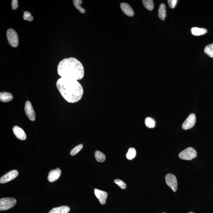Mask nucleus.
I'll list each match as a JSON object with an SVG mask.
<instances>
[{"mask_svg": "<svg viewBox=\"0 0 213 213\" xmlns=\"http://www.w3.org/2000/svg\"><path fill=\"white\" fill-rule=\"evenodd\" d=\"M13 99V96L11 93L4 92L0 93V100L3 102H8L11 101Z\"/></svg>", "mask_w": 213, "mask_h": 213, "instance_id": "obj_15", "label": "nucleus"}, {"mask_svg": "<svg viewBox=\"0 0 213 213\" xmlns=\"http://www.w3.org/2000/svg\"><path fill=\"white\" fill-rule=\"evenodd\" d=\"M165 180L167 185L170 187L174 192H176L177 189L178 183L175 176L171 173L167 174Z\"/></svg>", "mask_w": 213, "mask_h": 213, "instance_id": "obj_6", "label": "nucleus"}, {"mask_svg": "<svg viewBox=\"0 0 213 213\" xmlns=\"http://www.w3.org/2000/svg\"><path fill=\"white\" fill-rule=\"evenodd\" d=\"M94 193L96 198L98 199L99 202L102 204H106L108 194L105 191L100 190L97 189H94Z\"/></svg>", "mask_w": 213, "mask_h": 213, "instance_id": "obj_12", "label": "nucleus"}, {"mask_svg": "<svg viewBox=\"0 0 213 213\" xmlns=\"http://www.w3.org/2000/svg\"><path fill=\"white\" fill-rule=\"evenodd\" d=\"M19 172L16 170L11 171L2 176L0 178V183L1 184L6 183L15 179L18 176Z\"/></svg>", "mask_w": 213, "mask_h": 213, "instance_id": "obj_8", "label": "nucleus"}, {"mask_svg": "<svg viewBox=\"0 0 213 213\" xmlns=\"http://www.w3.org/2000/svg\"><path fill=\"white\" fill-rule=\"evenodd\" d=\"M61 174V171L59 168L53 170L49 172L47 180L50 182H54L59 178Z\"/></svg>", "mask_w": 213, "mask_h": 213, "instance_id": "obj_10", "label": "nucleus"}, {"mask_svg": "<svg viewBox=\"0 0 213 213\" xmlns=\"http://www.w3.org/2000/svg\"><path fill=\"white\" fill-rule=\"evenodd\" d=\"M145 124L148 128H152L155 127V122L152 118L147 117L145 119Z\"/></svg>", "mask_w": 213, "mask_h": 213, "instance_id": "obj_23", "label": "nucleus"}, {"mask_svg": "<svg viewBox=\"0 0 213 213\" xmlns=\"http://www.w3.org/2000/svg\"><path fill=\"white\" fill-rule=\"evenodd\" d=\"M24 111L26 115L30 120L34 121L36 119L35 112L31 102L29 101H27L24 105Z\"/></svg>", "mask_w": 213, "mask_h": 213, "instance_id": "obj_7", "label": "nucleus"}, {"mask_svg": "<svg viewBox=\"0 0 213 213\" xmlns=\"http://www.w3.org/2000/svg\"></svg>", "mask_w": 213, "mask_h": 213, "instance_id": "obj_30", "label": "nucleus"}, {"mask_svg": "<svg viewBox=\"0 0 213 213\" xmlns=\"http://www.w3.org/2000/svg\"><path fill=\"white\" fill-rule=\"evenodd\" d=\"M204 53L211 58H213V44L207 46L204 50Z\"/></svg>", "mask_w": 213, "mask_h": 213, "instance_id": "obj_22", "label": "nucleus"}, {"mask_svg": "<svg viewBox=\"0 0 213 213\" xmlns=\"http://www.w3.org/2000/svg\"><path fill=\"white\" fill-rule=\"evenodd\" d=\"M197 156L196 151L192 147L186 148L182 151L179 154L180 158L186 160H191L196 157Z\"/></svg>", "mask_w": 213, "mask_h": 213, "instance_id": "obj_5", "label": "nucleus"}, {"mask_svg": "<svg viewBox=\"0 0 213 213\" xmlns=\"http://www.w3.org/2000/svg\"><path fill=\"white\" fill-rule=\"evenodd\" d=\"M13 132L16 137L20 140L24 141L27 138L26 134L24 131L18 126H14L13 128Z\"/></svg>", "mask_w": 213, "mask_h": 213, "instance_id": "obj_11", "label": "nucleus"}, {"mask_svg": "<svg viewBox=\"0 0 213 213\" xmlns=\"http://www.w3.org/2000/svg\"><path fill=\"white\" fill-rule=\"evenodd\" d=\"M115 183L117 184L122 189H125L126 188V184L125 183L119 179L115 180H114Z\"/></svg>", "mask_w": 213, "mask_h": 213, "instance_id": "obj_26", "label": "nucleus"}, {"mask_svg": "<svg viewBox=\"0 0 213 213\" xmlns=\"http://www.w3.org/2000/svg\"><path fill=\"white\" fill-rule=\"evenodd\" d=\"M56 86L63 98L69 103H76L83 97L84 90L77 80L61 77L57 80Z\"/></svg>", "mask_w": 213, "mask_h": 213, "instance_id": "obj_1", "label": "nucleus"}, {"mask_svg": "<svg viewBox=\"0 0 213 213\" xmlns=\"http://www.w3.org/2000/svg\"><path fill=\"white\" fill-rule=\"evenodd\" d=\"M196 122V116L193 113L191 114L186 120L184 122L182 125V128L184 130H187L193 127Z\"/></svg>", "mask_w": 213, "mask_h": 213, "instance_id": "obj_9", "label": "nucleus"}, {"mask_svg": "<svg viewBox=\"0 0 213 213\" xmlns=\"http://www.w3.org/2000/svg\"><path fill=\"white\" fill-rule=\"evenodd\" d=\"M142 3L146 9L152 11L154 8V4L152 0H143Z\"/></svg>", "mask_w": 213, "mask_h": 213, "instance_id": "obj_20", "label": "nucleus"}, {"mask_svg": "<svg viewBox=\"0 0 213 213\" xmlns=\"http://www.w3.org/2000/svg\"><path fill=\"white\" fill-rule=\"evenodd\" d=\"M158 16L160 19L164 20L166 17V6L163 3L161 4L160 5L159 10H158Z\"/></svg>", "mask_w": 213, "mask_h": 213, "instance_id": "obj_17", "label": "nucleus"}, {"mask_svg": "<svg viewBox=\"0 0 213 213\" xmlns=\"http://www.w3.org/2000/svg\"><path fill=\"white\" fill-rule=\"evenodd\" d=\"M15 198H5L0 199V211H7L12 208L16 204Z\"/></svg>", "mask_w": 213, "mask_h": 213, "instance_id": "obj_4", "label": "nucleus"}, {"mask_svg": "<svg viewBox=\"0 0 213 213\" xmlns=\"http://www.w3.org/2000/svg\"><path fill=\"white\" fill-rule=\"evenodd\" d=\"M18 1L17 0H12L11 2V8L14 10L18 9Z\"/></svg>", "mask_w": 213, "mask_h": 213, "instance_id": "obj_28", "label": "nucleus"}, {"mask_svg": "<svg viewBox=\"0 0 213 213\" xmlns=\"http://www.w3.org/2000/svg\"><path fill=\"white\" fill-rule=\"evenodd\" d=\"M120 7L122 11L128 16L132 17L134 15L133 10L129 4L125 2L121 3Z\"/></svg>", "mask_w": 213, "mask_h": 213, "instance_id": "obj_13", "label": "nucleus"}, {"mask_svg": "<svg viewBox=\"0 0 213 213\" xmlns=\"http://www.w3.org/2000/svg\"><path fill=\"white\" fill-rule=\"evenodd\" d=\"M191 32L193 35L195 36H199L204 35V34L206 33L207 30L204 28H200L194 27L191 28Z\"/></svg>", "mask_w": 213, "mask_h": 213, "instance_id": "obj_16", "label": "nucleus"}, {"mask_svg": "<svg viewBox=\"0 0 213 213\" xmlns=\"http://www.w3.org/2000/svg\"><path fill=\"white\" fill-rule=\"evenodd\" d=\"M57 72L61 77L77 80H82L85 76L83 65L74 57L60 61L57 66Z\"/></svg>", "mask_w": 213, "mask_h": 213, "instance_id": "obj_2", "label": "nucleus"}, {"mask_svg": "<svg viewBox=\"0 0 213 213\" xmlns=\"http://www.w3.org/2000/svg\"><path fill=\"white\" fill-rule=\"evenodd\" d=\"M136 151L135 149L133 148H129L126 156L127 158L129 160L133 159L136 157Z\"/></svg>", "mask_w": 213, "mask_h": 213, "instance_id": "obj_21", "label": "nucleus"}, {"mask_svg": "<svg viewBox=\"0 0 213 213\" xmlns=\"http://www.w3.org/2000/svg\"><path fill=\"white\" fill-rule=\"evenodd\" d=\"M95 157L98 162H104L106 159V155L100 151L97 150L95 153Z\"/></svg>", "mask_w": 213, "mask_h": 213, "instance_id": "obj_19", "label": "nucleus"}, {"mask_svg": "<svg viewBox=\"0 0 213 213\" xmlns=\"http://www.w3.org/2000/svg\"><path fill=\"white\" fill-rule=\"evenodd\" d=\"M23 18L24 20H27L29 21H33V17L32 16L31 14L27 11H24Z\"/></svg>", "mask_w": 213, "mask_h": 213, "instance_id": "obj_25", "label": "nucleus"}, {"mask_svg": "<svg viewBox=\"0 0 213 213\" xmlns=\"http://www.w3.org/2000/svg\"><path fill=\"white\" fill-rule=\"evenodd\" d=\"M177 0H168V3L170 7L171 8H174L177 3Z\"/></svg>", "mask_w": 213, "mask_h": 213, "instance_id": "obj_27", "label": "nucleus"}, {"mask_svg": "<svg viewBox=\"0 0 213 213\" xmlns=\"http://www.w3.org/2000/svg\"><path fill=\"white\" fill-rule=\"evenodd\" d=\"M70 208L67 206H63L53 208L49 213H68L70 211Z\"/></svg>", "mask_w": 213, "mask_h": 213, "instance_id": "obj_14", "label": "nucleus"}, {"mask_svg": "<svg viewBox=\"0 0 213 213\" xmlns=\"http://www.w3.org/2000/svg\"><path fill=\"white\" fill-rule=\"evenodd\" d=\"M83 146L82 144H80L77 145V146L73 148V149H72L71 151H70V154L72 155H76V154L78 153L82 149H83Z\"/></svg>", "mask_w": 213, "mask_h": 213, "instance_id": "obj_24", "label": "nucleus"}, {"mask_svg": "<svg viewBox=\"0 0 213 213\" xmlns=\"http://www.w3.org/2000/svg\"><path fill=\"white\" fill-rule=\"evenodd\" d=\"M188 213H194V212H190Z\"/></svg>", "mask_w": 213, "mask_h": 213, "instance_id": "obj_29", "label": "nucleus"}, {"mask_svg": "<svg viewBox=\"0 0 213 213\" xmlns=\"http://www.w3.org/2000/svg\"><path fill=\"white\" fill-rule=\"evenodd\" d=\"M7 40L11 47H16L18 46L19 40L18 33L12 28H9L7 32Z\"/></svg>", "mask_w": 213, "mask_h": 213, "instance_id": "obj_3", "label": "nucleus"}, {"mask_svg": "<svg viewBox=\"0 0 213 213\" xmlns=\"http://www.w3.org/2000/svg\"><path fill=\"white\" fill-rule=\"evenodd\" d=\"M73 3L76 9L78 10L82 14H84L85 13V10L81 7L83 1L82 0H73Z\"/></svg>", "mask_w": 213, "mask_h": 213, "instance_id": "obj_18", "label": "nucleus"}]
</instances>
